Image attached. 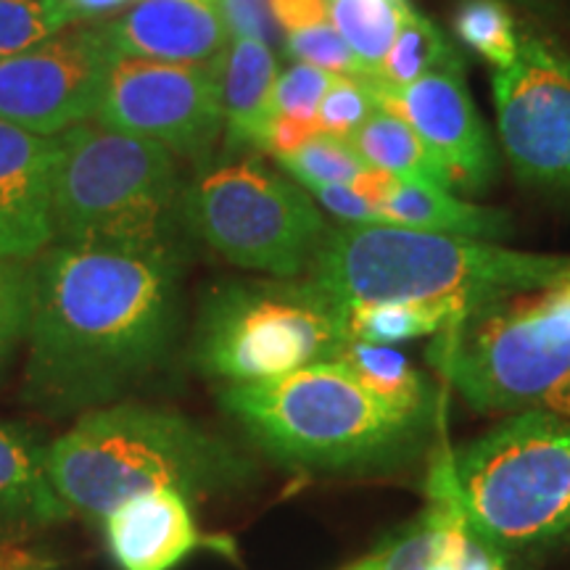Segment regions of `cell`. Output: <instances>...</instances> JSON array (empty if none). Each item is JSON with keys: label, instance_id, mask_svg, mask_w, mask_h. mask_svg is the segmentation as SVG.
Here are the masks:
<instances>
[{"label": "cell", "instance_id": "obj_1", "mask_svg": "<svg viewBox=\"0 0 570 570\" xmlns=\"http://www.w3.org/2000/svg\"><path fill=\"white\" fill-rule=\"evenodd\" d=\"M177 309V248L48 246L35 259L30 404L71 412L119 396L167 356Z\"/></svg>", "mask_w": 570, "mask_h": 570}, {"label": "cell", "instance_id": "obj_2", "mask_svg": "<svg viewBox=\"0 0 570 570\" xmlns=\"http://www.w3.org/2000/svg\"><path fill=\"white\" fill-rule=\"evenodd\" d=\"M344 306L425 304L465 317L494 298L570 275V256L396 225L327 227L309 273Z\"/></svg>", "mask_w": 570, "mask_h": 570}, {"label": "cell", "instance_id": "obj_3", "mask_svg": "<svg viewBox=\"0 0 570 570\" xmlns=\"http://www.w3.org/2000/svg\"><path fill=\"white\" fill-rule=\"evenodd\" d=\"M46 465L69 508L92 520L146 491L175 489L196 499L248 475V462L194 420L132 402L90 410L46 446Z\"/></svg>", "mask_w": 570, "mask_h": 570}, {"label": "cell", "instance_id": "obj_4", "mask_svg": "<svg viewBox=\"0 0 570 570\" xmlns=\"http://www.w3.org/2000/svg\"><path fill=\"white\" fill-rule=\"evenodd\" d=\"M223 404L273 458L298 468H360L402 458L428 417L391 407L344 362L223 391Z\"/></svg>", "mask_w": 570, "mask_h": 570}, {"label": "cell", "instance_id": "obj_5", "mask_svg": "<svg viewBox=\"0 0 570 570\" xmlns=\"http://www.w3.org/2000/svg\"><path fill=\"white\" fill-rule=\"evenodd\" d=\"M431 360L487 415L570 417V275L468 312L439 333Z\"/></svg>", "mask_w": 570, "mask_h": 570}, {"label": "cell", "instance_id": "obj_6", "mask_svg": "<svg viewBox=\"0 0 570 570\" xmlns=\"http://www.w3.org/2000/svg\"><path fill=\"white\" fill-rule=\"evenodd\" d=\"M185 190L173 151L90 119L59 135L53 244L175 248Z\"/></svg>", "mask_w": 570, "mask_h": 570}, {"label": "cell", "instance_id": "obj_7", "mask_svg": "<svg viewBox=\"0 0 570 570\" xmlns=\"http://www.w3.org/2000/svg\"><path fill=\"white\" fill-rule=\"evenodd\" d=\"M468 523L504 560L570 550V417L520 412L452 449Z\"/></svg>", "mask_w": 570, "mask_h": 570}, {"label": "cell", "instance_id": "obj_8", "mask_svg": "<svg viewBox=\"0 0 570 570\" xmlns=\"http://www.w3.org/2000/svg\"><path fill=\"white\" fill-rule=\"evenodd\" d=\"M352 344L344 304L304 277L227 281L206 291L194 360L227 386L336 362Z\"/></svg>", "mask_w": 570, "mask_h": 570}, {"label": "cell", "instance_id": "obj_9", "mask_svg": "<svg viewBox=\"0 0 570 570\" xmlns=\"http://www.w3.org/2000/svg\"><path fill=\"white\" fill-rule=\"evenodd\" d=\"M183 223L230 265L269 277H304L327 233L309 190L256 161L202 173Z\"/></svg>", "mask_w": 570, "mask_h": 570}, {"label": "cell", "instance_id": "obj_10", "mask_svg": "<svg viewBox=\"0 0 570 570\" xmlns=\"http://www.w3.org/2000/svg\"><path fill=\"white\" fill-rule=\"evenodd\" d=\"M223 63H164L117 56L96 122L138 135L177 159L204 161L223 135Z\"/></svg>", "mask_w": 570, "mask_h": 570}, {"label": "cell", "instance_id": "obj_11", "mask_svg": "<svg viewBox=\"0 0 570 570\" xmlns=\"http://www.w3.org/2000/svg\"><path fill=\"white\" fill-rule=\"evenodd\" d=\"M497 127L523 185L570 190V51L533 32L518 59L491 75Z\"/></svg>", "mask_w": 570, "mask_h": 570}, {"label": "cell", "instance_id": "obj_12", "mask_svg": "<svg viewBox=\"0 0 570 570\" xmlns=\"http://www.w3.org/2000/svg\"><path fill=\"white\" fill-rule=\"evenodd\" d=\"M114 59L98 24H71L30 51L3 59L0 119L48 138L90 122Z\"/></svg>", "mask_w": 570, "mask_h": 570}, {"label": "cell", "instance_id": "obj_13", "mask_svg": "<svg viewBox=\"0 0 570 570\" xmlns=\"http://www.w3.org/2000/svg\"><path fill=\"white\" fill-rule=\"evenodd\" d=\"M381 104L407 122L446 173L454 194H483L494 183L499 161L462 71L446 69L404 88L375 85Z\"/></svg>", "mask_w": 570, "mask_h": 570}, {"label": "cell", "instance_id": "obj_14", "mask_svg": "<svg viewBox=\"0 0 570 570\" xmlns=\"http://www.w3.org/2000/svg\"><path fill=\"white\" fill-rule=\"evenodd\" d=\"M59 135L48 138L0 119V254L38 259L53 246V173Z\"/></svg>", "mask_w": 570, "mask_h": 570}, {"label": "cell", "instance_id": "obj_15", "mask_svg": "<svg viewBox=\"0 0 570 570\" xmlns=\"http://www.w3.org/2000/svg\"><path fill=\"white\" fill-rule=\"evenodd\" d=\"M101 27L114 56L164 63H209L230 46L217 3L138 0Z\"/></svg>", "mask_w": 570, "mask_h": 570}, {"label": "cell", "instance_id": "obj_16", "mask_svg": "<svg viewBox=\"0 0 570 570\" xmlns=\"http://www.w3.org/2000/svg\"><path fill=\"white\" fill-rule=\"evenodd\" d=\"M106 544L122 570H175L212 541L198 531L190 499L156 489L127 499L104 520Z\"/></svg>", "mask_w": 570, "mask_h": 570}, {"label": "cell", "instance_id": "obj_17", "mask_svg": "<svg viewBox=\"0 0 570 570\" xmlns=\"http://www.w3.org/2000/svg\"><path fill=\"white\" fill-rule=\"evenodd\" d=\"M468 529L452 449L444 446L433 460L425 510L367 562L373 570H452Z\"/></svg>", "mask_w": 570, "mask_h": 570}, {"label": "cell", "instance_id": "obj_18", "mask_svg": "<svg viewBox=\"0 0 570 570\" xmlns=\"http://www.w3.org/2000/svg\"><path fill=\"white\" fill-rule=\"evenodd\" d=\"M277 75L281 67L273 46L254 38H230L223 63V135L227 151H267Z\"/></svg>", "mask_w": 570, "mask_h": 570}, {"label": "cell", "instance_id": "obj_19", "mask_svg": "<svg viewBox=\"0 0 570 570\" xmlns=\"http://www.w3.org/2000/svg\"><path fill=\"white\" fill-rule=\"evenodd\" d=\"M381 225L412 227V230L452 233L479 240H502L510 235V217L499 209L479 206L460 198L454 190L441 188L436 183L399 180L391 183L375 198Z\"/></svg>", "mask_w": 570, "mask_h": 570}, {"label": "cell", "instance_id": "obj_20", "mask_svg": "<svg viewBox=\"0 0 570 570\" xmlns=\"http://www.w3.org/2000/svg\"><path fill=\"white\" fill-rule=\"evenodd\" d=\"M71 508L53 487L46 446L11 425H0V525H51Z\"/></svg>", "mask_w": 570, "mask_h": 570}, {"label": "cell", "instance_id": "obj_21", "mask_svg": "<svg viewBox=\"0 0 570 570\" xmlns=\"http://www.w3.org/2000/svg\"><path fill=\"white\" fill-rule=\"evenodd\" d=\"M346 142L370 169H381L399 180L436 183L452 190L446 173L428 151L425 142L417 138V132L383 104Z\"/></svg>", "mask_w": 570, "mask_h": 570}, {"label": "cell", "instance_id": "obj_22", "mask_svg": "<svg viewBox=\"0 0 570 570\" xmlns=\"http://www.w3.org/2000/svg\"><path fill=\"white\" fill-rule=\"evenodd\" d=\"M446 69L462 71V56L458 48L431 19L410 9L394 46L383 59L381 69L375 71V77H370V82L381 85V88H404L420 77Z\"/></svg>", "mask_w": 570, "mask_h": 570}, {"label": "cell", "instance_id": "obj_23", "mask_svg": "<svg viewBox=\"0 0 570 570\" xmlns=\"http://www.w3.org/2000/svg\"><path fill=\"white\" fill-rule=\"evenodd\" d=\"M412 6L407 0H327V17L367 77H375Z\"/></svg>", "mask_w": 570, "mask_h": 570}, {"label": "cell", "instance_id": "obj_24", "mask_svg": "<svg viewBox=\"0 0 570 570\" xmlns=\"http://www.w3.org/2000/svg\"><path fill=\"white\" fill-rule=\"evenodd\" d=\"M341 362L360 377L362 386L373 391L383 402H389L391 407L428 417L431 391H428L423 375L396 348L352 341L346 352L341 354Z\"/></svg>", "mask_w": 570, "mask_h": 570}, {"label": "cell", "instance_id": "obj_25", "mask_svg": "<svg viewBox=\"0 0 570 570\" xmlns=\"http://www.w3.org/2000/svg\"><path fill=\"white\" fill-rule=\"evenodd\" d=\"M352 341L391 346L399 341L439 336L444 327L458 323L452 312L425 304H362L344 306Z\"/></svg>", "mask_w": 570, "mask_h": 570}, {"label": "cell", "instance_id": "obj_26", "mask_svg": "<svg viewBox=\"0 0 570 570\" xmlns=\"http://www.w3.org/2000/svg\"><path fill=\"white\" fill-rule=\"evenodd\" d=\"M454 30L468 48L494 63V69L510 67L518 59L520 32L499 0H462Z\"/></svg>", "mask_w": 570, "mask_h": 570}, {"label": "cell", "instance_id": "obj_27", "mask_svg": "<svg viewBox=\"0 0 570 570\" xmlns=\"http://www.w3.org/2000/svg\"><path fill=\"white\" fill-rule=\"evenodd\" d=\"M277 161L304 188H312V185H352L354 188L370 169L346 140L331 138V135L323 132H317L302 148H296L294 154L283 156Z\"/></svg>", "mask_w": 570, "mask_h": 570}, {"label": "cell", "instance_id": "obj_28", "mask_svg": "<svg viewBox=\"0 0 570 570\" xmlns=\"http://www.w3.org/2000/svg\"><path fill=\"white\" fill-rule=\"evenodd\" d=\"M77 24L61 0H0V61Z\"/></svg>", "mask_w": 570, "mask_h": 570}, {"label": "cell", "instance_id": "obj_29", "mask_svg": "<svg viewBox=\"0 0 570 570\" xmlns=\"http://www.w3.org/2000/svg\"><path fill=\"white\" fill-rule=\"evenodd\" d=\"M35 302V259L0 254V370L27 341Z\"/></svg>", "mask_w": 570, "mask_h": 570}, {"label": "cell", "instance_id": "obj_30", "mask_svg": "<svg viewBox=\"0 0 570 570\" xmlns=\"http://www.w3.org/2000/svg\"><path fill=\"white\" fill-rule=\"evenodd\" d=\"M381 109L370 77H333L317 111V130L331 138L348 140Z\"/></svg>", "mask_w": 570, "mask_h": 570}, {"label": "cell", "instance_id": "obj_31", "mask_svg": "<svg viewBox=\"0 0 570 570\" xmlns=\"http://www.w3.org/2000/svg\"><path fill=\"white\" fill-rule=\"evenodd\" d=\"M283 51L288 59L312 63V67L331 71L336 77H367L352 48L346 46L331 21L288 32L283 38Z\"/></svg>", "mask_w": 570, "mask_h": 570}, {"label": "cell", "instance_id": "obj_32", "mask_svg": "<svg viewBox=\"0 0 570 570\" xmlns=\"http://www.w3.org/2000/svg\"><path fill=\"white\" fill-rule=\"evenodd\" d=\"M331 71L312 67V63L294 61L288 69L277 75L273 109L275 117L298 119V122L317 125V111L327 88L333 82Z\"/></svg>", "mask_w": 570, "mask_h": 570}, {"label": "cell", "instance_id": "obj_33", "mask_svg": "<svg viewBox=\"0 0 570 570\" xmlns=\"http://www.w3.org/2000/svg\"><path fill=\"white\" fill-rule=\"evenodd\" d=\"M230 38H254L275 46L283 42V30L273 13V0H217Z\"/></svg>", "mask_w": 570, "mask_h": 570}, {"label": "cell", "instance_id": "obj_34", "mask_svg": "<svg viewBox=\"0 0 570 570\" xmlns=\"http://www.w3.org/2000/svg\"><path fill=\"white\" fill-rule=\"evenodd\" d=\"M312 198L348 225H381V214L352 185H312Z\"/></svg>", "mask_w": 570, "mask_h": 570}, {"label": "cell", "instance_id": "obj_35", "mask_svg": "<svg viewBox=\"0 0 570 570\" xmlns=\"http://www.w3.org/2000/svg\"><path fill=\"white\" fill-rule=\"evenodd\" d=\"M273 13L277 27L283 30V38L288 32L304 30V27L331 21V17H327V0H273Z\"/></svg>", "mask_w": 570, "mask_h": 570}, {"label": "cell", "instance_id": "obj_36", "mask_svg": "<svg viewBox=\"0 0 570 570\" xmlns=\"http://www.w3.org/2000/svg\"><path fill=\"white\" fill-rule=\"evenodd\" d=\"M75 19H106L117 17L138 3V0H61Z\"/></svg>", "mask_w": 570, "mask_h": 570}, {"label": "cell", "instance_id": "obj_37", "mask_svg": "<svg viewBox=\"0 0 570 570\" xmlns=\"http://www.w3.org/2000/svg\"><path fill=\"white\" fill-rule=\"evenodd\" d=\"M352 570H373V566H370V562L365 560V562H360V566L352 568Z\"/></svg>", "mask_w": 570, "mask_h": 570}, {"label": "cell", "instance_id": "obj_38", "mask_svg": "<svg viewBox=\"0 0 570 570\" xmlns=\"http://www.w3.org/2000/svg\"><path fill=\"white\" fill-rule=\"evenodd\" d=\"M21 570H48V568H40V566H38V568H21Z\"/></svg>", "mask_w": 570, "mask_h": 570}, {"label": "cell", "instance_id": "obj_39", "mask_svg": "<svg viewBox=\"0 0 570 570\" xmlns=\"http://www.w3.org/2000/svg\"><path fill=\"white\" fill-rule=\"evenodd\" d=\"M209 3H217V0H209Z\"/></svg>", "mask_w": 570, "mask_h": 570}]
</instances>
